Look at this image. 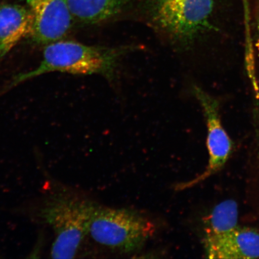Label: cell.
Here are the masks:
<instances>
[{"label":"cell","instance_id":"obj_1","mask_svg":"<svg viewBox=\"0 0 259 259\" xmlns=\"http://www.w3.org/2000/svg\"><path fill=\"white\" fill-rule=\"evenodd\" d=\"M41 196L26 207L30 218L53 231L50 254L54 258H73L89 235L97 204L52 182Z\"/></svg>","mask_w":259,"mask_h":259},{"label":"cell","instance_id":"obj_2","mask_svg":"<svg viewBox=\"0 0 259 259\" xmlns=\"http://www.w3.org/2000/svg\"><path fill=\"white\" fill-rule=\"evenodd\" d=\"M131 47L90 46L79 42L58 40L45 46L39 65L28 72L16 75L9 87L50 72L81 75L100 74L111 79L121 58Z\"/></svg>","mask_w":259,"mask_h":259},{"label":"cell","instance_id":"obj_3","mask_svg":"<svg viewBox=\"0 0 259 259\" xmlns=\"http://www.w3.org/2000/svg\"><path fill=\"white\" fill-rule=\"evenodd\" d=\"M155 231L154 222L134 210L97 205L89 235L100 245L127 254L143 247Z\"/></svg>","mask_w":259,"mask_h":259},{"label":"cell","instance_id":"obj_4","mask_svg":"<svg viewBox=\"0 0 259 259\" xmlns=\"http://www.w3.org/2000/svg\"><path fill=\"white\" fill-rule=\"evenodd\" d=\"M193 92L205 118L209 159L203 173L189 183L182 184L180 187L181 189L196 186L219 172L225 166L233 150V142L222 124L218 102L198 87H194Z\"/></svg>","mask_w":259,"mask_h":259},{"label":"cell","instance_id":"obj_5","mask_svg":"<svg viewBox=\"0 0 259 259\" xmlns=\"http://www.w3.org/2000/svg\"><path fill=\"white\" fill-rule=\"evenodd\" d=\"M33 16L30 34L35 44L46 45L62 40L74 19L67 0H25Z\"/></svg>","mask_w":259,"mask_h":259},{"label":"cell","instance_id":"obj_6","mask_svg":"<svg viewBox=\"0 0 259 259\" xmlns=\"http://www.w3.org/2000/svg\"><path fill=\"white\" fill-rule=\"evenodd\" d=\"M204 251L212 259L259 258V231L238 226L219 234H204Z\"/></svg>","mask_w":259,"mask_h":259},{"label":"cell","instance_id":"obj_7","mask_svg":"<svg viewBox=\"0 0 259 259\" xmlns=\"http://www.w3.org/2000/svg\"><path fill=\"white\" fill-rule=\"evenodd\" d=\"M33 23L28 8L18 5L0 6V61L22 38L31 34Z\"/></svg>","mask_w":259,"mask_h":259},{"label":"cell","instance_id":"obj_8","mask_svg":"<svg viewBox=\"0 0 259 259\" xmlns=\"http://www.w3.org/2000/svg\"><path fill=\"white\" fill-rule=\"evenodd\" d=\"M131 0H67L74 19L86 24L106 21L120 13Z\"/></svg>","mask_w":259,"mask_h":259},{"label":"cell","instance_id":"obj_9","mask_svg":"<svg viewBox=\"0 0 259 259\" xmlns=\"http://www.w3.org/2000/svg\"><path fill=\"white\" fill-rule=\"evenodd\" d=\"M239 211L234 200H225L212 210L206 220L204 234H219L231 231L238 225Z\"/></svg>","mask_w":259,"mask_h":259},{"label":"cell","instance_id":"obj_10","mask_svg":"<svg viewBox=\"0 0 259 259\" xmlns=\"http://www.w3.org/2000/svg\"><path fill=\"white\" fill-rule=\"evenodd\" d=\"M257 35H258V44L259 46V0L258 1V5H257Z\"/></svg>","mask_w":259,"mask_h":259}]
</instances>
